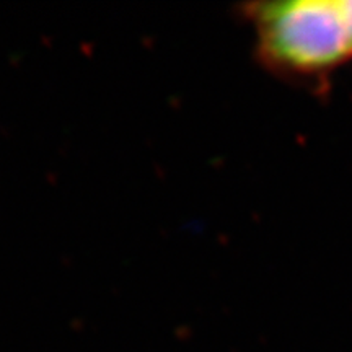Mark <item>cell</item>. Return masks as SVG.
Instances as JSON below:
<instances>
[{
	"label": "cell",
	"instance_id": "obj_1",
	"mask_svg": "<svg viewBox=\"0 0 352 352\" xmlns=\"http://www.w3.org/2000/svg\"><path fill=\"white\" fill-rule=\"evenodd\" d=\"M261 64L276 76L324 85L352 63L347 0H283L246 7Z\"/></svg>",
	"mask_w": 352,
	"mask_h": 352
},
{
	"label": "cell",
	"instance_id": "obj_2",
	"mask_svg": "<svg viewBox=\"0 0 352 352\" xmlns=\"http://www.w3.org/2000/svg\"><path fill=\"white\" fill-rule=\"evenodd\" d=\"M349 2V12H351V20H352V0H347Z\"/></svg>",
	"mask_w": 352,
	"mask_h": 352
}]
</instances>
